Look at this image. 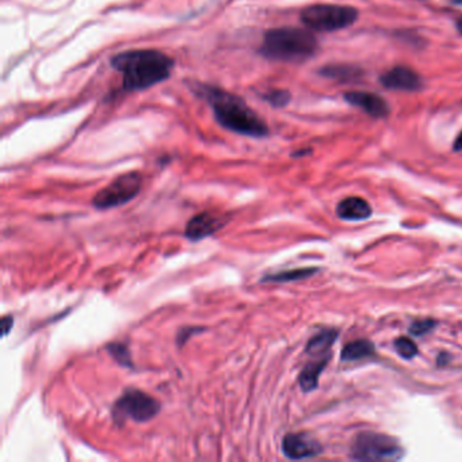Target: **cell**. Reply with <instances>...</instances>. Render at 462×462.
Here are the masks:
<instances>
[{
	"label": "cell",
	"instance_id": "603a6c76",
	"mask_svg": "<svg viewBox=\"0 0 462 462\" xmlns=\"http://www.w3.org/2000/svg\"><path fill=\"white\" fill-rule=\"evenodd\" d=\"M454 151H462V132L454 141Z\"/></svg>",
	"mask_w": 462,
	"mask_h": 462
},
{
	"label": "cell",
	"instance_id": "277c9868",
	"mask_svg": "<svg viewBox=\"0 0 462 462\" xmlns=\"http://www.w3.org/2000/svg\"><path fill=\"white\" fill-rule=\"evenodd\" d=\"M357 18V8L339 4H313L301 12L303 23L314 32H336L351 26Z\"/></svg>",
	"mask_w": 462,
	"mask_h": 462
},
{
	"label": "cell",
	"instance_id": "cb8c5ba5",
	"mask_svg": "<svg viewBox=\"0 0 462 462\" xmlns=\"http://www.w3.org/2000/svg\"><path fill=\"white\" fill-rule=\"evenodd\" d=\"M457 26H459V30H460V32H461V33H462V19H460V21H459V23H457Z\"/></svg>",
	"mask_w": 462,
	"mask_h": 462
},
{
	"label": "cell",
	"instance_id": "9a60e30c",
	"mask_svg": "<svg viewBox=\"0 0 462 462\" xmlns=\"http://www.w3.org/2000/svg\"><path fill=\"white\" fill-rule=\"evenodd\" d=\"M374 351L376 349L371 342L365 340V339L354 340L346 345L345 349L342 350V360L351 362V360H362V358L373 356Z\"/></svg>",
	"mask_w": 462,
	"mask_h": 462
},
{
	"label": "cell",
	"instance_id": "52a82bcc",
	"mask_svg": "<svg viewBox=\"0 0 462 462\" xmlns=\"http://www.w3.org/2000/svg\"><path fill=\"white\" fill-rule=\"evenodd\" d=\"M141 190V176L139 172H126L115 178L110 185L98 192L93 200L97 209L106 210L130 203Z\"/></svg>",
	"mask_w": 462,
	"mask_h": 462
},
{
	"label": "cell",
	"instance_id": "7a4b0ae2",
	"mask_svg": "<svg viewBox=\"0 0 462 462\" xmlns=\"http://www.w3.org/2000/svg\"><path fill=\"white\" fill-rule=\"evenodd\" d=\"M203 91L213 107L217 122L225 129L250 137L268 135V126L242 98L211 87H203Z\"/></svg>",
	"mask_w": 462,
	"mask_h": 462
},
{
	"label": "cell",
	"instance_id": "5bb4252c",
	"mask_svg": "<svg viewBox=\"0 0 462 462\" xmlns=\"http://www.w3.org/2000/svg\"><path fill=\"white\" fill-rule=\"evenodd\" d=\"M336 338H338V331H335V330L321 331L309 340L305 351L310 356L327 354V351L334 345Z\"/></svg>",
	"mask_w": 462,
	"mask_h": 462
},
{
	"label": "cell",
	"instance_id": "7c38bea8",
	"mask_svg": "<svg viewBox=\"0 0 462 462\" xmlns=\"http://www.w3.org/2000/svg\"><path fill=\"white\" fill-rule=\"evenodd\" d=\"M336 213L342 220L346 221H360L371 216V206L360 197H349L339 203Z\"/></svg>",
	"mask_w": 462,
	"mask_h": 462
},
{
	"label": "cell",
	"instance_id": "30bf717a",
	"mask_svg": "<svg viewBox=\"0 0 462 462\" xmlns=\"http://www.w3.org/2000/svg\"><path fill=\"white\" fill-rule=\"evenodd\" d=\"M381 83L389 90L416 91L423 86L421 78L408 67H395L381 76Z\"/></svg>",
	"mask_w": 462,
	"mask_h": 462
},
{
	"label": "cell",
	"instance_id": "ba28073f",
	"mask_svg": "<svg viewBox=\"0 0 462 462\" xmlns=\"http://www.w3.org/2000/svg\"><path fill=\"white\" fill-rule=\"evenodd\" d=\"M321 450V445L305 432L288 434L282 441V452L290 460L312 459L319 456Z\"/></svg>",
	"mask_w": 462,
	"mask_h": 462
},
{
	"label": "cell",
	"instance_id": "8fae6325",
	"mask_svg": "<svg viewBox=\"0 0 462 462\" xmlns=\"http://www.w3.org/2000/svg\"><path fill=\"white\" fill-rule=\"evenodd\" d=\"M345 100L353 106L360 107L374 118H385L389 114V104L377 94L351 91L345 95Z\"/></svg>",
	"mask_w": 462,
	"mask_h": 462
},
{
	"label": "cell",
	"instance_id": "e0dca14e",
	"mask_svg": "<svg viewBox=\"0 0 462 462\" xmlns=\"http://www.w3.org/2000/svg\"><path fill=\"white\" fill-rule=\"evenodd\" d=\"M395 349L399 353V356L402 358H406V360H411L413 357H416L417 351H419L417 346L412 342L411 339L404 338V336L397 338L395 340Z\"/></svg>",
	"mask_w": 462,
	"mask_h": 462
},
{
	"label": "cell",
	"instance_id": "5b68a950",
	"mask_svg": "<svg viewBox=\"0 0 462 462\" xmlns=\"http://www.w3.org/2000/svg\"><path fill=\"white\" fill-rule=\"evenodd\" d=\"M404 454L397 439L378 432H362L353 445L351 457L360 461H395Z\"/></svg>",
	"mask_w": 462,
	"mask_h": 462
},
{
	"label": "cell",
	"instance_id": "7402d4cb",
	"mask_svg": "<svg viewBox=\"0 0 462 462\" xmlns=\"http://www.w3.org/2000/svg\"><path fill=\"white\" fill-rule=\"evenodd\" d=\"M12 317L11 316H5L1 319V331H3V335H7L10 328L12 327Z\"/></svg>",
	"mask_w": 462,
	"mask_h": 462
},
{
	"label": "cell",
	"instance_id": "2e32d148",
	"mask_svg": "<svg viewBox=\"0 0 462 462\" xmlns=\"http://www.w3.org/2000/svg\"><path fill=\"white\" fill-rule=\"evenodd\" d=\"M317 273L316 268H301V270H290V271H284L278 274H273L266 277L263 281L266 282H290V281H297V279H304L308 278Z\"/></svg>",
	"mask_w": 462,
	"mask_h": 462
},
{
	"label": "cell",
	"instance_id": "ffe728a7",
	"mask_svg": "<svg viewBox=\"0 0 462 462\" xmlns=\"http://www.w3.org/2000/svg\"><path fill=\"white\" fill-rule=\"evenodd\" d=\"M323 75L325 76H330V78H334V79H345V78H354V68H350V67H327L324 71H323Z\"/></svg>",
	"mask_w": 462,
	"mask_h": 462
},
{
	"label": "cell",
	"instance_id": "3957f363",
	"mask_svg": "<svg viewBox=\"0 0 462 462\" xmlns=\"http://www.w3.org/2000/svg\"><path fill=\"white\" fill-rule=\"evenodd\" d=\"M317 51L316 37L304 29L278 27L264 34L260 53L275 61L300 62L312 57Z\"/></svg>",
	"mask_w": 462,
	"mask_h": 462
},
{
	"label": "cell",
	"instance_id": "9c48e42d",
	"mask_svg": "<svg viewBox=\"0 0 462 462\" xmlns=\"http://www.w3.org/2000/svg\"><path fill=\"white\" fill-rule=\"evenodd\" d=\"M228 218L227 216H221L217 213H210V211H204L197 216H194L186 227L185 235L187 239L197 242L204 238H207L217 231H220L222 227H225Z\"/></svg>",
	"mask_w": 462,
	"mask_h": 462
},
{
	"label": "cell",
	"instance_id": "44dd1931",
	"mask_svg": "<svg viewBox=\"0 0 462 462\" xmlns=\"http://www.w3.org/2000/svg\"><path fill=\"white\" fill-rule=\"evenodd\" d=\"M435 327H437V321H434V320H428V319L419 320V321H415L413 324H411L410 332L415 336H421V335H426L430 331H432Z\"/></svg>",
	"mask_w": 462,
	"mask_h": 462
},
{
	"label": "cell",
	"instance_id": "6da1fadb",
	"mask_svg": "<svg viewBox=\"0 0 462 462\" xmlns=\"http://www.w3.org/2000/svg\"><path fill=\"white\" fill-rule=\"evenodd\" d=\"M111 67L124 76L128 91H141L167 80L174 68V60L154 49L122 51L111 58Z\"/></svg>",
	"mask_w": 462,
	"mask_h": 462
},
{
	"label": "cell",
	"instance_id": "4fadbf2b",
	"mask_svg": "<svg viewBox=\"0 0 462 462\" xmlns=\"http://www.w3.org/2000/svg\"><path fill=\"white\" fill-rule=\"evenodd\" d=\"M328 360H330V357L327 356L323 360L310 362L305 366V369L300 374V386L304 392H310V391L317 388L319 377H320L321 371L324 370V367L327 366Z\"/></svg>",
	"mask_w": 462,
	"mask_h": 462
},
{
	"label": "cell",
	"instance_id": "d4e9b609",
	"mask_svg": "<svg viewBox=\"0 0 462 462\" xmlns=\"http://www.w3.org/2000/svg\"><path fill=\"white\" fill-rule=\"evenodd\" d=\"M453 3H454V4H461L462 5V0H453Z\"/></svg>",
	"mask_w": 462,
	"mask_h": 462
},
{
	"label": "cell",
	"instance_id": "ac0fdd59",
	"mask_svg": "<svg viewBox=\"0 0 462 462\" xmlns=\"http://www.w3.org/2000/svg\"><path fill=\"white\" fill-rule=\"evenodd\" d=\"M107 351L110 353V356L117 360L118 363H121L122 366H132V360H130V354L128 351V347L124 345H110L107 347Z\"/></svg>",
	"mask_w": 462,
	"mask_h": 462
},
{
	"label": "cell",
	"instance_id": "8992f818",
	"mask_svg": "<svg viewBox=\"0 0 462 462\" xmlns=\"http://www.w3.org/2000/svg\"><path fill=\"white\" fill-rule=\"evenodd\" d=\"M160 403L139 389H128L114 404L113 416L121 423L125 419L135 421H148L160 412Z\"/></svg>",
	"mask_w": 462,
	"mask_h": 462
},
{
	"label": "cell",
	"instance_id": "d6986e66",
	"mask_svg": "<svg viewBox=\"0 0 462 462\" xmlns=\"http://www.w3.org/2000/svg\"><path fill=\"white\" fill-rule=\"evenodd\" d=\"M263 98H264L266 102H268L275 107H282L290 101V94L285 90H271L267 94H264Z\"/></svg>",
	"mask_w": 462,
	"mask_h": 462
}]
</instances>
